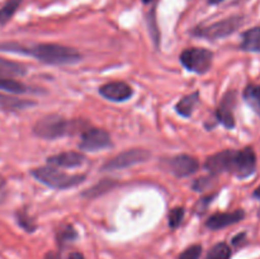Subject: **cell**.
Wrapping results in <instances>:
<instances>
[{
    "label": "cell",
    "instance_id": "9c48e42d",
    "mask_svg": "<svg viewBox=\"0 0 260 259\" xmlns=\"http://www.w3.org/2000/svg\"><path fill=\"white\" fill-rule=\"evenodd\" d=\"M169 170L178 178L189 177L194 174L200 169V163L194 156H190L188 154H180L172 157L168 161Z\"/></svg>",
    "mask_w": 260,
    "mask_h": 259
},
{
    "label": "cell",
    "instance_id": "cb8c5ba5",
    "mask_svg": "<svg viewBox=\"0 0 260 259\" xmlns=\"http://www.w3.org/2000/svg\"><path fill=\"white\" fill-rule=\"evenodd\" d=\"M184 217V208L175 207L169 212V226L170 229H177L182 223Z\"/></svg>",
    "mask_w": 260,
    "mask_h": 259
},
{
    "label": "cell",
    "instance_id": "d4e9b609",
    "mask_svg": "<svg viewBox=\"0 0 260 259\" xmlns=\"http://www.w3.org/2000/svg\"><path fill=\"white\" fill-rule=\"evenodd\" d=\"M17 221L18 223H19V225L27 231V233H33V231L36 230V225L33 223V221L30 220L29 216H28L25 212H23V211L17 212Z\"/></svg>",
    "mask_w": 260,
    "mask_h": 259
},
{
    "label": "cell",
    "instance_id": "30bf717a",
    "mask_svg": "<svg viewBox=\"0 0 260 259\" xmlns=\"http://www.w3.org/2000/svg\"><path fill=\"white\" fill-rule=\"evenodd\" d=\"M99 93L111 102H126L131 98L134 90L123 81H112L102 85L99 88Z\"/></svg>",
    "mask_w": 260,
    "mask_h": 259
},
{
    "label": "cell",
    "instance_id": "4dcf8cb0",
    "mask_svg": "<svg viewBox=\"0 0 260 259\" xmlns=\"http://www.w3.org/2000/svg\"><path fill=\"white\" fill-rule=\"evenodd\" d=\"M208 4H212V5H216V4H220V3H223L225 0H207Z\"/></svg>",
    "mask_w": 260,
    "mask_h": 259
},
{
    "label": "cell",
    "instance_id": "ba28073f",
    "mask_svg": "<svg viewBox=\"0 0 260 259\" xmlns=\"http://www.w3.org/2000/svg\"><path fill=\"white\" fill-rule=\"evenodd\" d=\"M112 146L111 136L102 128H88L81 134L79 147L84 151H99Z\"/></svg>",
    "mask_w": 260,
    "mask_h": 259
},
{
    "label": "cell",
    "instance_id": "d6986e66",
    "mask_svg": "<svg viewBox=\"0 0 260 259\" xmlns=\"http://www.w3.org/2000/svg\"><path fill=\"white\" fill-rule=\"evenodd\" d=\"M0 89L13 94H24L29 91V88L25 84L9 76H0Z\"/></svg>",
    "mask_w": 260,
    "mask_h": 259
},
{
    "label": "cell",
    "instance_id": "4316f807",
    "mask_svg": "<svg viewBox=\"0 0 260 259\" xmlns=\"http://www.w3.org/2000/svg\"><path fill=\"white\" fill-rule=\"evenodd\" d=\"M7 197V180L0 174V203Z\"/></svg>",
    "mask_w": 260,
    "mask_h": 259
},
{
    "label": "cell",
    "instance_id": "5bb4252c",
    "mask_svg": "<svg viewBox=\"0 0 260 259\" xmlns=\"http://www.w3.org/2000/svg\"><path fill=\"white\" fill-rule=\"evenodd\" d=\"M47 163L57 168H76L85 163V156L79 151H66L47 157Z\"/></svg>",
    "mask_w": 260,
    "mask_h": 259
},
{
    "label": "cell",
    "instance_id": "7402d4cb",
    "mask_svg": "<svg viewBox=\"0 0 260 259\" xmlns=\"http://www.w3.org/2000/svg\"><path fill=\"white\" fill-rule=\"evenodd\" d=\"M231 248L226 243H218L210 249L205 259H230Z\"/></svg>",
    "mask_w": 260,
    "mask_h": 259
},
{
    "label": "cell",
    "instance_id": "9a60e30c",
    "mask_svg": "<svg viewBox=\"0 0 260 259\" xmlns=\"http://www.w3.org/2000/svg\"><path fill=\"white\" fill-rule=\"evenodd\" d=\"M240 48L243 51H248V52L260 53V25L243 32Z\"/></svg>",
    "mask_w": 260,
    "mask_h": 259
},
{
    "label": "cell",
    "instance_id": "2e32d148",
    "mask_svg": "<svg viewBox=\"0 0 260 259\" xmlns=\"http://www.w3.org/2000/svg\"><path fill=\"white\" fill-rule=\"evenodd\" d=\"M33 106H36V103L32 101H27V99H20L12 95L0 94V111H22V109L29 108V107Z\"/></svg>",
    "mask_w": 260,
    "mask_h": 259
},
{
    "label": "cell",
    "instance_id": "52a82bcc",
    "mask_svg": "<svg viewBox=\"0 0 260 259\" xmlns=\"http://www.w3.org/2000/svg\"><path fill=\"white\" fill-rule=\"evenodd\" d=\"M150 157V152L144 149H131L121 152L103 165L104 170H119L124 168L145 163Z\"/></svg>",
    "mask_w": 260,
    "mask_h": 259
},
{
    "label": "cell",
    "instance_id": "277c9868",
    "mask_svg": "<svg viewBox=\"0 0 260 259\" xmlns=\"http://www.w3.org/2000/svg\"><path fill=\"white\" fill-rule=\"evenodd\" d=\"M244 17L241 15H233L226 19L218 20L206 27H197L192 32L193 36L206 38V40H218V38H225L235 33L239 28L243 25Z\"/></svg>",
    "mask_w": 260,
    "mask_h": 259
},
{
    "label": "cell",
    "instance_id": "4fadbf2b",
    "mask_svg": "<svg viewBox=\"0 0 260 259\" xmlns=\"http://www.w3.org/2000/svg\"><path fill=\"white\" fill-rule=\"evenodd\" d=\"M234 150H223L217 152L206 160V169L211 174H221V173H230L231 159H233Z\"/></svg>",
    "mask_w": 260,
    "mask_h": 259
},
{
    "label": "cell",
    "instance_id": "5b68a950",
    "mask_svg": "<svg viewBox=\"0 0 260 259\" xmlns=\"http://www.w3.org/2000/svg\"><path fill=\"white\" fill-rule=\"evenodd\" d=\"M213 53L206 48H188L180 55V62L190 73L206 74L212 66Z\"/></svg>",
    "mask_w": 260,
    "mask_h": 259
},
{
    "label": "cell",
    "instance_id": "d6a6232c",
    "mask_svg": "<svg viewBox=\"0 0 260 259\" xmlns=\"http://www.w3.org/2000/svg\"><path fill=\"white\" fill-rule=\"evenodd\" d=\"M142 2H144V3H145V4H149V3H151V2H152V0H142Z\"/></svg>",
    "mask_w": 260,
    "mask_h": 259
},
{
    "label": "cell",
    "instance_id": "ffe728a7",
    "mask_svg": "<svg viewBox=\"0 0 260 259\" xmlns=\"http://www.w3.org/2000/svg\"><path fill=\"white\" fill-rule=\"evenodd\" d=\"M244 99L254 109V112L260 116V85L250 84L246 86L244 90Z\"/></svg>",
    "mask_w": 260,
    "mask_h": 259
},
{
    "label": "cell",
    "instance_id": "8992f818",
    "mask_svg": "<svg viewBox=\"0 0 260 259\" xmlns=\"http://www.w3.org/2000/svg\"><path fill=\"white\" fill-rule=\"evenodd\" d=\"M256 170V155L253 147H245L243 150H234L231 170L234 175L240 179L251 177Z\"/></svg>",
    "mask_w": 260,
    "mask_h": 259
},
{
    "label": "cell",
    "instance_id": "484cf974",
    "mask_svg": "<svg viewBox=\"0 0 260 259\" xmlns=\"http://www.w3.org/2000/svg\"><path fill=\"white\" fill-rule=\"evenodd\" d=\"M202 254V246L201 245H192L185 249L178 259H198Z\"/></svg>",
    "mask_w": 260,
    "mask_h": 259
},
{
    "label": "cell",
    "instance_id": "83f0119b",
    "mask_svg": "<svg viewBox=\"0 0 260 259\" xmlns=\"http://www.w3.org/2000/svg\"><path fill=\"white\" fill-rule=\"evenodd\" d=\"M213 197H215V196H210V197H206V198H202V200H200V202H198V205H197V208H201V211L203 212V210H206V207L208 206V203L212 202Z\"/></svg>",
    "mask_w": 260,
    "mask_h": 259
},
{
    "label": "cell",
    "instance_id": "7a4b0ae2",
    "mask_svg": "<svg viewBox=\"0 0 260 259\" xmlns=\"http://www.w3.org/2000/svg\"><path fill=\"white\" fill-rule=\"evenodd\" d=\"M30 174L42 184L52 189H68L81 184L85 180L84 174H66L55 167H41L33 169Z\"/></svg>",
    "mask_w": 260,
    "mask_h": 259
},
{
    "label": "cell",
    "instance_id": "7c38bea8",
    "mask_svg": "<svg viewBox=\"0 0 260 259\" xmlns=\"http://www.w3.org/2000/svg\"><path fill=\"white\" fill-rule=\"evenodd\" d=\"M234 106H235V91H229L223 96L220 107L217 109V119L226 128L233 130L235 127V117H234Z\"/></svg>",
    "mask_w": 260,
    "mask_h": 259
},
{
    "label": "cell",
    "instance_id": "3957f363",
    "mask_svg": "<svg viewBox=\"0 0 260 259\" xmlns=\"http://www.w3.org/2000/svg\"><path fill=\"white\" fill-rule=\"evenodd\" d=\"M74 124L75 122H69L68 119L58 114H48L37 121V123L33 127V132L36 136L41 137V139L55 140L73 134V130H76Z\"/></svg>",
    "mask_w": 260,
    "mask_h": 259
},
{
    "label": "cell",
    "instance_id": "1f68e13d",
    "mask_svg": "<svg viewBox=\"0 0 260 259\" xmlns=\"http://www.w3.org/2000/svg\"><path fill=\"white\" fill-rule=\"evenodd\" d=\"M254 197L258 198V200H260V185L258 188L255 189V192H254Z\"/></svg>",
    "mask_w": 260,
    "mask_h": 259
},
{
    "label": "cell",
    "instance_id": "e0dca14e",
    "mask_svg": "<svg viewBox=\"0 0 260 259\" xmlns=\"http://www.w3.org/2000/svg\"><path fill=\"white\" fill-rule=\"evenodd\" d=\"M198 101H200V93L198 91L188 94V95H185L184 98L178 102L177 106H175V111L180 116L185 117V118H189L192 116L193 111H194L196 106L198 104Z\"/></svg>",
    "mask_w": 260,
    "mask_h": 259
},
{
    "label": "cell",
    "instance_id": "f1b7e54d",
    "mask_svg": "<svg viewBox=\"0 0 260 259\" xmlns=\"http://www.w3.org/2000/svg\"><path fill=\"white\" fill-rule=\"evenodd\" d=\"M45 259H60V254L56 251H48L45 255Z\"/></svg>",
    "mask_w": 260,
    "mask_h": 259
},
{
    "label": "cell",
    "instance_id": "ac0fdd59",
    "mask_svg": "<svg viewBox=\"0 0 260 259\" xmlns=\"http://www.w3.org/2000/svg\"><path fill=\"white\" fill-rule=\"evenodd\" d=\"M27 74V68L17 61L8 60V58L0 57V76H24Z\"/></svg>",
    "mask_w": 260,
    "mask_h": 259
},
{
    "label": "cell",
    "instance_id": "6da1fadb",
    "mask_svg": "<svg viewBox=\"0 0 260 259\" xmlns=\"http://www.w3.org/2000/svg\"><path fill=\"white\" fill-rule=\"evenodd\" d=\"M0 51L18 55L32 56L50 65H73L81 60V53L73 47L57 45V43H38L24 46L17 42L0 43Z\"/></svg>",
    "mask_w": 260,
    "mask_h": 259
},
{
    "label": "cell",
    "instance_id": "44dd1931",
    "mask_svg": "<svg viewBox=\"0 0 260 259\" xmlns=\"http://www.w3.org/2000/svg\"><path fill=\"white\" fill-rule=\"evenodd\" d=\"M22 4V0H9L4 7L0 9V27L7 24L10 19L13 18V15L15 14V12L18 10V8Z\"/></svg>",
    "mask_w": 260,
    "mask_h": 259
},
{
    "label": "cell",
    "instance_id": "f546056e",
    "mask_svg": "<svg viewBox=\"0 0 260 259\" xmlns=\"http://www.w3.org/2000/svg\"><path fill=\"white\" fill-rule=\"evenodd\" d=\"M68 259H84L83 254L78 253V251H74V253L69 254V258Z\"/></svg>",
    "mask_w": 260,
    "mask_h": 259
},
{
    "label": "cell",
    "instance_id": "8fae6325",
    "mask_svg": "<svg viewBox=\"0 0 260 259\" xmlns=\"http://www.w3.org/2000/svg\"><path fill=\"white\" fill-rule=\"evenodd\" d=\"M244 217H245V212L243 210H236L233 212H218L208 218L206 226L211 230H220V229H225L234 223L240 222L244 220Z\"/></svg>",
    "mask_w": 260,
    "mask_h": 259
},
{
    "label": "cell",
    "instance_id": "603a6c76",
    "mask_svg": "<svg viewBox=\"0 0 260 259\" xmlns=\"http://www.w3.org/2000/svg\"><path fill=\"white\" fill-rule=\"evenodd\" d=\"M78 238V234H76L75 229L73 226L68 225L65 226L63 229H61L57 234V243L63 244V243H68V241H73Z\"/></svg>",
    "mask_w": 260,
    "mask_h": 259
}]
</instances>
